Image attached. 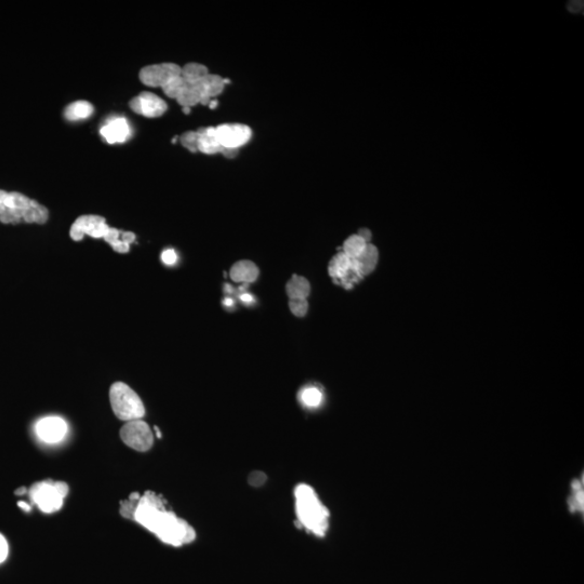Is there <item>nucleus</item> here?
Segmentation results:
<instances>
[{"mask_svg": "<svg viewBox=\"0 0 584 584\" xmlns=\"http://www.w3.org/2000/svg\"><path fill=\"white\" fill-rule=\"evenodd\" d=\"M147 530L173 546L188 544L195 540L196 532L184 519L166 508V501L153 491H146L139 500L134 518Z\"/></svg>", "mask_w": 584, "mask_h": 584, "instance_id": "1", "label": "nucleus"}, {"mask_svg": "<svg viewBox=\"0 0 584 584\" xmlns=\"http://www.w3.org/2000/svg\"><path fill=\"white\" fill-rule=\"evenodd\" d=\"M296 512L302 527L318 536H323L329 527V512L314 489L300 484L295 490Z\"/></svg>", "mask_w": 584, "mask_h": 584, "instance_id": "2", "label": "nucleus"}, {"mask_svg": "<svg viewBox=\"0 0 584 584\" xmlns=\"http://www.w3.org/2000/svg\"><path fill=\"white\" fill-rule=\"evenodd\" d=\"M110 400L115 416L122 421L141 420L145 416V408L141 398L126 383L116 382L111 386Z\"/></svg>", "mask_w": 584, "mask_h": 584, "instance_id": "3", "label": "nucleus"}, {"mask_svg": "<svg viewBox=\"0 0 584 584\" xmlns=\"http://www.w3.org/2000/svg\"><path fill=\"white\" fill-rule=\"evenodd\" d=\"M122 441L132 449L144 452L154 445V434L148 424L142 420L129 421L120 430Z\"/></svg>", "mask_w": 584, "mask_h": 584, "instance_id": "4", "label": "nucleus"}, {"mask_svg": "<svg viewBox=\"0 0 584 584\" xmlns=\"http://www.w3.org/2000/svg\"><path fill=\"white\" fill-rule=\"evenodd\" d=\"M33 501L45 513H53L59 511L63 505V497L60 494L56 487V481L45 480L36 483L31 490Z\"/></svg>", "mask_w": 584, "mask_h": 584, "instance_id": "5", "label": "nucleus"}, {"mask_svg": "<svg viewBox=\"0 0 584 584\" xmlns=\"http://www.w3.org/2000/svg\"><path fill=\"white\" fill-rule=\"evenodd\" d=\"M110 226L106 224L103 216L96 214L81 215L73 223L70 229L71 238L75 241L84 239L85 235H89L93 238H104Z\"/></svg>", "mask_w": 584, "mask_h": 584, "instance_id": "6", "label": "nucleus"}, {"mask_svg": "<svg viewBox=\"0 0 584 584\" xmlns=\"http://www.w3.org/2000/svg\"><path fill=\"white\" fill-rule=\"evenodd\" d=\"M215 134L219 143L224 148L239 149L250 141L252 131L248 126L242 124H223L215 127Z\"/></svg>", "mask_w": 584, "mask_h": 584, "instance_id": "7", "label": "nucleus"}, {"mask_svg": "<svg viewBox=\"0 0 584 584\" xmlns=\"http://www.w3.org/2000/svg\"><path fill=\"white\" fill-rule=\"evenodd\" d=\"M181 70L178 64L162 63L148 65L140 72V80L148 87H164L172 78L181 76Z\"/></svg>", "mask_w": 584, "mask_h": 584, "instance_id": "8", "label": "nucleus"}, {"mask_svg": "<svg viewBox=\"0 0 584 584\" xmlns=\"http://www.w3.org/2000/svg\"><path fill=\"white\" fill-rule=\"evenodd\" d=\"M131 110L139 115H143L147 118L160 117L167 111V103L159 97L152 92L144 91L138 97L133 98L129 103Z\"/></svg>", "mask_w": 584, "mask_h": 584, "instance_id": "9", "label": "nucleus"}, {"mask_svg": "<svg viewBox=\"0 0 584 584\" xmlns=\"http://www.w3.org/2000/svg\"><path fill=\"white\" fill-rule=\"evenodd\" d=\"M39 438L46 443H57L62 440L67 432L65 421L58 417H49L40 420L36 425Z\"/></svg>", "mask_w": 584, "mask_h": 584, "instance_id": "10", "label": "nucleus"}, {"mask_svg": "<svg viewBox=\"0 0 584 584\" xmlns=\"http://www.w3.org/2000/svg\"><path fill=\"white\" fill-rule=\"evenodd\" d=\"M131 128L126 118L116 117L110 119L101 128L100 134L108 144L124 143L131 137Z\"/></svg>", "mask_w": 584, "mask_h": 584, "instance_id": "11", "label": "nucleus"}, {"mask_svg": "<svg viewBox=\"0 0 584 584\" xmlns=\"http://www.w3.org/2000/svg\"><path fill=\"white\" fill-rule=\"evenodd\" d=\"M192 85H195L197 89L199 90L202 97V105H209L211 100L223 92L224 86H225L223 83L222 77H220L219 75L212 74H208L206 77H203L199 81Z\"/></svg>", "mask_w": 584, "mask_h": 584, "instance_id": "12", "label": "nucleus"}, {"mask_svg": "<svg viewBox=\"0 0 584 584\" xmlns=\"http://www.w3.org/2000/svg\"><path fill=\"white\" fill-rule=\"evenodd\" d=\"M197 134H198V152L207 155L223 153L224 147L216 139L214 127L200 128L197 130Z\"/></svg>", "mask_w": 584, "mask_h": 584, "instance_id": "13", "label": "nucleus"}, {"mask_svg": "<svg viewBox=\"0 0 584 584\" xmlns=\"http://www.w3.org/2000/svg\"><path fill=\"white\" fill-rule=\"evenodd\" d=\"M230 278L236 282H252L259 276V268L253 262L243 260L235 263L230 268Z\"/></svg>", "mask_w": 584, "mask_h": 584, "instance_id": "14", "label": "nucleus"}, {"mask_svg": "<svg viewBox=\"0 0 584 584\" xmlns=\"http://www.w3.org/2000/svg\"><path fill=\"white\" fill-rule=\"evenodd\" d=\"M355 260L357 262L359 269L362 271V274L366 276L370 274L377 266V263L379 260V251L376 246H373L372 243H368L365 250L363 251V253L358 257H356Z\"/></svg>", "mask_w": 584, "mask_h": 584, "instance_id": "15", "label": "nucleus"}, {"mask_svg": "<svg viewBox=\"0 0 584 584\" xmlns=\"http://www.w3.org/2000/svg\"><path fill=\"white\" fill-rule=\"evenodd\" d=\"M93 105L87 101H77L65 108L64 116L70 121H77L89 118L93 114Z\"/></svg>", "mask_w": 584, "mask_h": 584, "instance_id": "16", "label": "nucleus"}, {"mask_svg": "<svg viewBox=\"0 0 584 584\" xmlns=\"http://www.w3.org/2000/svg\"><path fill=\"white\" fill-rule=\"evenodd\" d=\"M351 268V257L346 255L343 251L332 257L329 263V275L334 278L336 283L340 281Z\"/></svg>", "mask_w": 584, "mask_h": 584, "instance_id": "17", "label": "nucleus"}, {"mask_svg": "<svg viewBox=\"0 0 584 584\" xmlns=\"http://www.w3.org/2000/svg\"><path fill=\"white\" fill-rule=\"evenodd\" d=\"M286 290L290 300L291 299H307L311 292V286L307 278L294 275L288 281Z\"/></svg>", "mask_w": 584, "mask_h": 584, "instance_id": "18", "label": "nucleus"}, {"mask_svg": "<svg viewBox=\"0 0 584 584\" xmlns=\"http://www.w3.org/2000/svg\"><path fill=\"white\" fill-rule=\"evenodd\" d=\"M209 74L208 69L199 63H188L181 70V76L186 81L187 85H192L199 81Z\"/></svg>", "mask_w": 584, "mask_h": 584, "instance_id": "19", "label": "nucleus"}, {"mask_svg": "<svg viewBox=\"0 0 584 584\" xmlns=\"http://www.w3.org/2000/svg\"><path fill=\"white\" fill-rule=\"evenodd\" d=\"M368 243L370 242H367L358 234L352 235L344 241L343 252L349 257H351V259H356V257H358L363 253V251L365 250Z\"/></svg>", "mask_w": 584, "mask_h": 584, "instance_id": "20", "label": "nucleus"}, {"mask_svg": "<svg viewBox=\"0 0 584 584\" xmlns=\"http://www.w3.org/2000/svg\"><path fill=\"white\" fill-rule=\"evenodd\" d=\"M122 233L124 232H121V230H119L117 228L110 227V229H108V232L103 239L106 242L110 243L112 248L116 251V252L128 253L129 250H130V244H129L127 241H125L124 238H122Z\"/></svg>", "mask_w": 584, "mask_h": 584, "instance_id": "21", "label": "nucleus"}, {"mask_svg": "<svg viewBox=\"0 0 584 584\" xmlns=\"http://www.w3.org/2000/svg\"><path fill=\"white\" fill-rule=\"evenodd\" d=\"M324 395L316 386H308L300 392L301 403L309 408H317L322 404Z\"/></svg>", "mask_w": 584, "mask_h": 584, "instance_id": "22", "label": "nucleus"}, {"mask_svg": "<svg viewBox=\"0 0 584 584\" xmlns=\"http://www.w3.org/2000/svg\"><path fill=\"white\" fill-rule=\"evenodd\" d=\"M186 87H187L186 81L182 78V76H178L172 78L169 83H167L164 87H162L161 89L165 92L167 97L176 100L181 96V93L185 90Z\"/></svg>", "mask_w": 584, "mask_h": 584, "instance_id": "23", "label": "nucleus"}, {"mask_svg": "<svg viewBox=\"0 0 584 584\" xmlns=\"http://www.w3.org/2000/svg\"><path fill=\"white\" fill-rule=\"evenodd\" d=\"M140 498L141 495L138 492H133L130 494L129 500L120 502V514L124 516L125 518L129 519L134 518V513L135 510H137Z\"/></svg>", "mask_w": 584, "mask_h": 584, "instance_id": "24", "label": "nucleus"}, {"mask_svg": "<svg viewBox=\"0 0 584 584\" xmlns=\"http://www.w3.org/2000/svg\"><path fill=\"white\" fill-rule=\"evenodd\" d=\"M574 495L569 499L570 511H583V489L580 481H573Z\"/></svg>", "mask_w": 584, "mask_h": 584, "instance_id": "25", "label": "nucleus"}, {"mask_svg": "<svg viewBox=\"0 0 584 584\" xmlns=\"http://www.w3.org/2000/svg\"><path fill=\"white\" fill-rule=\"evenodd\" d=\"M180 142L189 152H198V134H197V131H188L183 133L180 137Z\"/></svg>", "mask_w": 584, "mask_h": 584, "instance_id": "26", "label": "nucleus"}, {"mask_svg": "<svg viewBox=\"0 0 584 584\" xmlns=\"http://www.w3.org/2000/svg\"><path fill=\"white\" fill-rule=\"evenodd\" d=\"M289 308L292 314L298 317H303L308 313L309 303L307 299H291L289 301Z\"/></svg>", "mask_w": 584, "mask_h": 584, "instance_id": "27", "label": "nucleus"}, {"mask_svg": "<svg viewBox=\"0 0 584 584\" xmlns=\"http://www.w3.org/2000/svg\"><path fill=\"white\" fill-rule=\"evenodd\" d=\"M176 260H178V255L173 249H167L161 253V261L167 265H173Z\"/></svg>", "mask_w": 584, "mask_h": 584, "instance_id": "28", "label": "nucleus"}, {"mask_svg": "<svg viewBox=\"0 0 584 584\" xmlns=\"http://www.w3.org/2000/svg\"><path fill=\"white\" fill-rule=\"evenodd\" d=\"M7 556H8V543L5 536L0 533V563L6 560Z\"/></svg>", "mask_w": 584, "mask_h": 584, "instance_id": "29", "label": "nucleus"}, {"mask_svg": "<svg viewBox=\"0 0 584 584\" xmlns=\"http://www.w3.org/2000/svg\"><path fill=\"white\" fill-rule=\"evenodd\" d=\"M265 480H266L265 474L260 473V472H255L253 474H251V476H250V484L253 485V486H260Z\"/></svg>", "mask_w": 584, "mask_h": 584, "instance_id": "30", "label": "nucleus"}, {"mask_svg": "<svg viewBox=\"0 0 584 584\" xmlns=\"http://www.w3.org/2000/svg\"><path fill=\"white\" fill-rule=\"evenodd\" d=\"M568 10L571 13H580L583 10V3L582 2H571L567 6Z\"/></svg>", "mask_w": 584, "mask_h": 584, "instance_id": "31", "label": "nucleus"}, {"mask_svg": "<svg viewBox=\"0 0 584 584\" xmlns=\"http://www.w3.org/2000/svg\"><path fill=\"white\" fill-rule=\"evenodd\" d=\"M56 487L60 494L62 495L63 498H65L67 493H69V486H67V484L63 483V481H56Z\"/></svg>", "mask_w": 584, "mask_h": 584, "instance_id": "32", "label": "nucleus"}, {"mask_svg": "<svg viewBox=\"0 0 584 584\" xmlns=\"http://www.w3.org/2000/svg\"><path fill=\"white\" fill-rule=\"evenodd\" d=\"M224 156H225L226 158H235L237 154H238V149H234V148H224V151L222 153Z\"/></svg>", "mask_w": 584, "mask_h": 584, "instance_id": "33", "label": "nucleus"}, {"mask_svg": "<svg viewBox=\"0 0 584 584\" xmlns=\"http://www.w3.org/2000/svg\"><path fill=\"white\" fill-rule=\"evenodd\" d=\"M358 235L361 236L362 238H364V239H365L367 242H370V239H371V236H372V235H371V232H370L369 229H367V228H363V229L359 230Z\"/></svg>", "mask_w": 584, "mask_h": 584, "instance_id": "34", "label": "nucleus"}, {"mask_svg": "<svg viewBox=\"0 0 584 584\" xmlns=\"http://www.w3.org/2000/svg\"><path fill=\"white\" fill-rule=\"evenodd\" d=\"M240 300H241L242 302L250 303V302H252L253 298H252V296L249 295V294H243V295L240 297Z\"/></svg>", "mask_w": 584, "mask_h": 584, "instance_id": "35", "label": "nucleus"}, {"mask_svg": "<svg viewBox=\"0 0 584 584\" xmlns=\"http://www.w3.org/2000/svg\"><path fill=\"white\" fill-rule=\"evenodd\" d=\"M18 505H19L20 507H21V508H23V510H24V511H26V512H30V511H31V506H30L29 504H27V503H25V502H23V501L19 502Z\"/></svg>", "mask_w": 584, "mask_h": 584, "instance_id": "36", "label": "nucleus"}, {"mask_svg": "<svg viewBox=\"0 0 584 584\" xmlns=\"http://www.w3.org/2000/svg\"><path fill=\"white\" fill-rule=\"evenodd\" d=\"M218 103H219L218 100L213 99V100H211V102H210V103H209V107L211 108V110H214V108H215L216 106H218Z\"/></svg>", "mask_w": 584, "mask_h": 584, "instance_id": "37", "label": "nucleus"}, {"mask_svg": "<svg viewBox=\"0 0 584 584\" xmlns=\"http://www.w3.org/2000/svg\"><path fill=\"white\" fill-rule=\"evenodd\" d=\"M25 492H26V488H25V487H21V488H19V489H17V490L15 491V493H16L17 495H22V494H24Z\"/></svg>", "mask_w": 584, "mask_h": 584, "instance_id": "38", "label": "nucleus"}, {"mask_svg": "<svg viewBox=\"0 0 584 584\" xmlns=\"http://www.w3.org/2000/svg\"><path fill=\"white\" fill-rule=\"evenodd\" d=\"M224 304H225L226 307H230V305H233V300H232V299H225V301H224Z\"/></svg>", "mask_w": 584, "mask_h": 584, "instance_id": "39", "label": "nucleus"}, {"mask_svg": "<svg viewBox=\"0 0 584 584\" xmlns=\"http://www.w3.org/2000/svg\"><path fill=\"white\" fill-rule=\"evenodd\" d=\"M183 113H184V114H189V113H191V107H183Z\"/></svg>", "mask_w": 584, "mask_h": 584, "instance_id": "40", "label": "nucleus"}]
</instances>
